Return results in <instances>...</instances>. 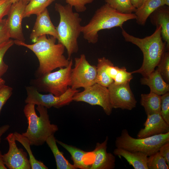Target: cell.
<instances>
[{
	"mask_svg": "<svg viewBox=\"0 0 169 169\" xmlns=\"http://www.w3.org/2000/svg\"><path fill=\"white\" fill-rule=\"evenodd\" d=\"M56 39L53 36L47 38L46 35H44L32 44L14 40V44L28 48L37 57L39 65L36 72L37 77L57 68L66 67L69 64L71 59L64 56L65 48L60 43L56 44Z\"/></svg>",
	"mask_w": 169,
	"mask_h": 169,
	"instance_id": "6da1fadb",
	"label": "cell"
},
{
	"mask_svg": "<svg viewBox=\"0 0 169 169\" xmlns=\"http://www.w3.org/2000/svg\"><path fill=\"white\" fill-rule=\"evenodd\" d=\"M121 34L125 41L138 47L141 51L143 60L141 68L131 73H138L146 77L153 72L158 65L164 53L167 50L166 44L162 39L161 26H157L151 35L143 38L135 37L130 34L123 28Z\"/></svg>",
	"mask_w": 169,
	"mask_h": 169,
	"instance_id": "7a4b0ae2",
	"label": "cell"
},
{
	"mask_svg": "<svg viewBox=\"0 0 169 169\" xmlns=\"http://www.w3.org/2000/svg\"><path fill=\"white\" fill-rule=\"evenodd\" d=\"M54 8L60 16L59 24L56 27L58 43L62 44L67 50L68 59L79 50L78 38L82 33V19L79 13L74 12L73 7L69 4L63 5L56 3Z\"/></svg>",
	"mask_w": 169,
	"mask_h": 169,
	"instance_id": "3957f363",
	"label": "cell"
},
{
	"mask_svg": "<svg viewBox=\"0 0 169 169\" xmlns=\"http://www.w3.org/2000/svg\"><path fill=\"white\" fill-rule=\"evenodd\" d=\"M136 18L134 13H120L106 3L96 10L86 25L82 26L81 33L89 43L95 44L98 41L100 31L115 27L121 28L125 22Z\"/></svg>",
	"mask_w": 169,
	"mask_h": 169,
	"instance_id": "277c9868",
	"label": "cell"
},
{
	"mask_svg": "<svg viewBox=\"0 0 169 169\" xmlns=\"http://www.w3.org/2000/svg\"><path fill=\"white\" fill-rule=\"evenodd\" d=\"M35 105L27 103L23 112L27 118L28 126L26 131L22 134L29 141L31 146H39L43 145L47 138L58 130L56 125L51 124L47 108L38 105L36 109L39 113L38 116L35 110Z\"/></svg>",
	"mask_w": 169,
	"mask_h": 169,
	"instance_id": "5b68a950",
	"label": "cell"
},
{
	"mask_svg": "<svg viewBox=\"0 0 169 169\" xmlns=\"http://www.w3.org/2000/svg\"><path fill=\"white\" fill-rule=\"evenodd\" d=\"M168 142H169V132L136 138L131 136L128 130L124 129L120 135L116 138L115 144L116 148L141 152L148 156L158 151L161 146Z\"/></svg>",
	"mask_w": 169,
	"mask_h": 169,
	"instance_id": "8992f818",
	"label": "cell"
},
{
	"mask_svg": "<svg viewBox=\"0 0 169 169\" xmlns=\"http://www.w3.org/2000/svg\"><path fill=\"white\" fill-rule=\"evenodd\" d=\"M73 64V60L71 59L67 66L59 68L57 71L46 73L32 79L30 82L31 86L39 92H49L56 96L62 95L70 86Z\"/></svg>",
	"mask_w": 169,
	"mask_h": 169,
	"instance_id": "52a82bcc",
	"label": "cell"
},
{
	"mask_svg": "<svg viewBox=\"0 0 169 169\" xmlns=\"http://www.w3.org/2000/svg\"><path fill=\"white\" fill-rule=\"evenodd\" d=\"M96 83L108 87L114 83L121 84L130 83L133 78L131 72L124 67L115 66L110 60L105 57L97 60Z\"/></svg>",
	"mask_w": 169,
	"mask_h": 169,
	"instance_id": "ba28073f",
	"label": "cell"
},
{
	"mask_svg": "<svg viewBox=\"0 0 169 169\" xmlns=\"http://www.w3.org/2000/svg\"><path fill=\"white\" fill-rule=\"evenodd\" d=\"M26 89L27 96L25 102L26 104L31 103L35 105H41L47 109L52 107L59 108L69 105L73 101L74 94L79 91L69 87L64 93L56 96L50 93L41 94L31 85L27 86Z\"/></svg>",
	"mask_w": 169,
	"mask_h": 169,
	"instance_id": "9c48e42d",
	"label": "cell"
},
{
	"mask_svg": "<svg viewBox=\"0 0 169 169\" xmlns=\"http://www.w3.org/2000/svg\"><path fill=\"white\" fill-rule=\"evenodd\" d=\"M96 66L90 64L86 59L85 54H82L74 59V65L71 70V83L72 89H84L96 83Z\"/></svg>",
	"mask_w": 169,
	"mask_h": 169,
	"instance_id": "30bf717a",
	"label": "cell"
},
{
	"mask_svg": "<svg viewBox=\"0 0 169 169\" xmlns=\"http://www.w3.org/2000/svg\"><path fill=\"white\" fill-rule=\"evenodd\" d=\"M84 89L83 91L74 94L73 101L100 106L107 115H111L113 108L110 103L107 87L95 83Z\"/></svg>",
	"mask_w": 169,
	"mask_h": 169,
	"instance_id": "8fae6325",
	"label": "cell"
},
{
	"mask_svg": "<svg viewBox=\"0 0 169 169\" xmlns=\"http://www.w3.org/2000/svg\"><path fill=\"white\" fill-rule=\"evenodd\" d=\"M129 83L121 84L113 83L108 87L110 102L113 109L131 110L136 107L137 101Z\"/></svg>",
	"mask_w": 169,
	"mask_h": 169,
	"instance_id": "7c38bea8",
	"label": "cell"
},
{
	"mask_svg": "<svg viewBox=\"0 0 169 169\" xmlns=\"http://www.w3.org/2000/svg\"><path fill=\"white\" fill-rule=\"evenodd\" d=\"M5 139L8 143L9 149L7 153L3 155V158L7 167L9 169H31L27 153L17 146L14 133L8 134Z\"/></svg>",
	"mask_w": 169,
	"mask_h": 169,
	"instance_id": "4fadbf2b",
	"label": "cell"
},
{
	"mask_svg": "<svg viewBox=\"0 0 169 169\" xmlns=\"http://www.w3.org/2000/svg\"><path fill=\"white\" fill-rule=\"evenodd\" d=\"M26 5L22 1L12 4L6 18L10 38L24 42L22 22Z\"/></svg>",
	"mask_w": 169,
	"mask_h": 169,
	"instance_id": "5bb4252c",
	"label": "cell"
},
{
	"mask_svg": "<svg viewBox=\"0 0 169 169\" xmlns=\"http://www.w3.org/2000/svg\"><path fill=\"white\" fill-rule=\"evenodd\" d=\"M46 35H50L58 39V34L56 27L51 21L47 8L37 15L30 38L33 42L35 43L39 37Z\"/></svg>",
	"mask_w": 169,
	"mask_h": 169,
	"instance_id": "9a60e30c",
	"label": "cell"
},
{
	"mask_svg": "<svg viewBox=\"0 0 169 169\" xmlns=\"http://www.w3.org/2000/svg\"><path fill=\"white\" fill-rule=\"evenodd\" d=\"M108 137L107 136L101 143H96L92 151L94 160L90 169H113L115 166V157L111 153L107 151Z\"/></svg>",
	"mask_w": 169,
	"mask_h": 169,
	"instance_id": "2e32d148",
	"label": "cell"
},
{
	"mask_svg": "<svg viewBox=\"0 0 169 169\" xmlns=\"http://www.w3.org/2000/svg\"><path fill=\"white\" fill-rule=\"evenodd\" d=\"M137 135V138L146 137L155 135L169 132V125L163 119L160 114L147 115L144 124Z\"/></svg>",
	"mask_w": 169,
	"mask_h": 169,
	"instance_id": "e0dca14e",
	"label": "cell"
},
{
	"mask_svg": "<svg viewBox=\"0 0 169 169\" xmlns=\"http://www.w3.org/2000/svg\"><path fill=\"white\" fill-rule=\"evenodd\" d=\"M56 142L62 146L70 154L75 168L81 169H90L94 160L92 151L87 152L74 146L56 140Z\"/></svg>",
	"mask_w": 169,
	"mask_h": 169,
	"instance_id": "ac0fdd59",
	"label": "cell"
},
{
	"mask_svg": "<svg viewBox=\"0 0 169 169\" xmlns=\"http://www.w3.org/2000/svg\"><path fill=\"white\" fill-rule=\"evenodd\" d=\"M152 24L161 26L163 40L166 44L167 50L169 49V7L164 5L154 11L149 17Z\"/></svg>",
	"mask_w": 169,
	"mask_h": 169,
	"instance_id": "d6986e66",
	"label": "cell"
},
{
	"mask_svg": "<svg viewBox=\"0 0 169 169\" xmlns=\"http://www.w3.org/2000/svg\"><path fill=\"white\" fill-rule=\"evenodd\" d=\"M140 82L142 84L148 86L151 92L159 95L169 92V84L163 79L157 68L148 76L142 78Z\"/></svg>",
	"mask_w": 169,
	"mask_h": 169,
	"instance_id": "ffe728a7",
	"label": "cell"
},
{
	"mask_svg": "<svg viewBox=\"0 0 169 169\" xmlns=\"http://www.w3.org/2000/svg\"><path fill=\"white\" fill-rule=\"evenodd\" d=\"M113 154L114 155L123 157L135 169H148L147 164L148 156L145 153L116 148L113 151Z\"/></svg>",
	"mask_w": 169,
	"mask_h": 169,
	"instance_id": "44dd1931",
	"label": "cell"
},
{
	"mask_svg": "<svg viewBox=\"0 0 169 169\" xmlns=\"http://www.w3.org/2000/svg\"><path fill=\"white\" fill-rule=\"evenodd\" d=\"M164 5L163 0H145L140 7L136 8L135 12L137 23L139 25H144L151 14L158 8Z\"/></svg>",
	"mask_w": 169,
	"mask_h": 169,
	"instance_id": "7402d4cb",
	"label": "cell"
},
{
	"mask_svg": "<svg viewBox=\"0 0 169 169\" xmlns=\"http://www.w3.org/2000/svg\"><path fill=\"white\" fill-rule=\"evenodd\" d=\"M140 104L147 115L160 114L161 109V95L153 92L141 94Z\"/></svg>",
	"mask_w": 169,
	"mask_h": 169,
	"instance_id": "603a6c76",
	"label": "cell"
},
{
	"mask_svg": "<svg viewBox=\"0 0 169 169\" xmlns=\"http://www.w3.org/2000/svg\"><path fill=\"white\" fill-rule=\"evenodd\" d=\"M56 139L54 135L49 136L46 142L50 148L54 157L57 169H76L73 165L71 164L66 159L63 153L59 149L56 144Z\"/></svg>",
	"mask_w": 169,
	"mask_h": 169,
	"instance_id": "cb8c5ba5",
	"label": "cell"
},
{
	"mask_svg": "<svg viewBox=\"0 0 169 169\" xmlns=\"http://www.w3.org/2000/svg\"><path fill=\"white\" fill-rule=\"evenodd\" d=\"M16 141L20 143L25 148L29 156L31 169H48V167L42 161L36 159L32 151L29 140L22 134L17 131L13 133Z\"/></svg>",
	"mask_w": 169,
	"mask_h": 169,
	"instance_id": "d4e9b609",
	"label": "cell"
},
{
	"mask_svg": "<svg viewBox=\"0 0 169 169\" xmlns=\"http://www.w3.org/2000/svg\"><path fill=\"white\" fill-rule=\"evenodd\" d=\"M55 0H30L25 6L24 18L36 15L44 11Z\"/></svg>",
	"mask_w": 169,
	"mask_h": 169,
	"instance_id": "484cf974",
	"label": "cell"
},
{
	"mask_svg": "<svg viewBox=\"0 0 169 169\" xmlns=\"http://www.w3.org/2000/svg\"><path fill=\"white\" fill-rule=\"evenodd\" d=\"M106 3L118 11L124 13H135L136 8L131 0H104Z\"/></svg>",
	"mask_w": 169,
	"mask_h": 169,
	"instance_id": "4316f807",
	"label": "cell"
},
{
	"mask_svg": "<svg viewBox=\"0 0 169 169\" xmlns=\"http://www.w3.org/2000/svg\"><path fill=\"white\" fill-rule=\"evenodd\" d=\"M147 164L148 169H169V165L158 151L148 156Z\"/></svg>",
	"mask_w": 169,
	"mask_h": 169,
	"instance_id": "83f0119b",
	"label": "cell"
},
{
	"mask_svg": "<svg viewBox=\"0 0 169 169\" xmlns=\"http://www.w3.org/2000/svg\"><path fill=\"white\" fill-rule=\"evenodd\" d=\"M14 44V40L9 39L0 45V77L7 72L8 66L4 62L3 58L7 51Z\"/></svg>",
	"mask_w": 169,
	"mask_h": 169,
	"instance_id": "f1b7e54d",
	"label": "cell"
},
{
	"mask_svg": "<svg viewBox=\"0 0 169 169\" xmlns=\"http://www.w3.org/2000/svg\"><path fill=\"white\" fill-rule=\"evenodd\" d=\"M157 68L165 81L169 83V52L165 51L164 53Z\"/></svg>",
	"mask_w": 169,
	"mask_h": 169,
	"instance_id": "f546056e",
	"label": "cell"
},
{
	"mask_svg": "<svg viewBox=\"0 0 169 169\" xmlns=\"http://www.w3.org/2000/svg\"><path fill=\"white\" fill-rule=\"evenodd\" d=\"M161 109L160 114L163 119L169 125V93L161 95Z\"/></svg>",
	"mask_w": 169,
	"mask_h": 169,
	"instance_id": "4dcf8cb0",
	"label": "cell"
},
{
	"mask_svg": "<svg viewBox=\"0 0 169 169\" xmlns=\"http://www.w3.org/2000/svg\"><path fill=\"white\" fill-rule=\"evenodd\" d=\"M13 88L5 84L0 85V115L2 109L12 95Z\"/></svg>",
	"mask_w": 169,
	"mask_h": 169,
	"instance_id": "1f68e13d",
	"label": "cell"
},
{
	"mask_svg": "<svg viewBox=\"0 0 169 169\" xmlns=\"http://www.w3.org/2000/svg\"><path fill=\"white\" fill-rule=\"evenodd\" d=\"M94 0H66V2L74 8L77 12H83L86 9V5L92 3Z\"/></svg>",
	"mask_w": 169,
	"mask_h": 169,
	"instance_id": "d6a6232c",
	"label": "cell"
},
{
	"mask_svg": "<svg viewBox=\"0 0 169 169\" xmlns=\"http://www.w3.org/2000/svg\"><path fill=\"white\" fill-rule=\"evenodd\" d=\"M10 38L7 26L6 18L3 19L0 23V45Z\"/></svg>",
	"mask_w": 169,
	"mask_h": 169,
	"instance_id": "836d02e7",
	"label": "cell"
},
{
	"mask_svg": "<svg viewBox=\"0 0 169 169\" xmlns=\"http://www.w3.org/2000/svg\"><path fill=\"white\" fill-rule=\"evenodd\" d=\"M12 4L11 0H0V23L7 15Z\"/></svg>",
	"mask_w": 169,
	"mask_h": 169,
	"instance_id": "e575fe53",
	"label": "cell"
},
{
	"mask_svg": "<svg viewBox=\"0 0 169 169\" xmlns=\"http://www.w3.org/2000/svg\"><path fill=\"white\" fill-rule=\"evenodd\" d=\"M158 151L165 159L167 164L169 165V142L162 145Z\"/></svg>",
	"mask_w": 169,
	"mask_h": 169,
	"instance_id": "d590c367",
	"label": "cell"
},
{
	"mask_svg": "<svg viewBox=\"0 0 169 169\" xmlns=\"http://www.w3.org/2000/svg\"><path fill=\"white\" fill-rule=\"evenodd\" d=\"M9 128L10 125L8 124L3 125L0 127V144L1 142L2 136L9 130Z\"/></svg>",
	"mask_w": 169,
	"mask_h": 169,
	"instance_id": "8d00e7d4",
	"label": "cell"
},
{
	"mask_svg": "<svg viewBox=\"0 0 169 169\" xmlns=\"http://www.w3.org/2000/svg\"><path fill=\"white\" fill-rule=\"evenodd\" d=\"M145 0H131L133 5L136 8L140 7Z\"/></svg>",
	"mask_w": 169,
	"mask_h": 169,
	"instance_id": "74e56055",
	"label": "cell"
},
{
	"mask_svg": "<svg viewBox=\"0 0 169 169\" xmlns=\"http://www.w3.org/2000/svg\"><path fill=\"white\" fill-rule=\"evenodd\" d=\"M7 168L5 166L3 158L2 151H0V169H7Z\"/></svg>",
	"mask_w": 169,
	"mask_h": 169,
	"instance_id": "f35d334b",
	"label": "cell"
},
{
	"mask_svg": "<svg viewBox=\"0 0 169 169\" xmlns=\"http://www.w3.org/2000/svg\"><path fill=\"white\" fill-rule=\"evenodd\" d=\"M29 0H11L12 4L19 1H22L26 4H27L28 3Z\"/></svg>",
	"mask_w": 169,
	"mask_h": 169,
	"instance_id": "ab89813d",
	"label": "cell"
},
{
	"mask_svg": "<svg viewBox=\"0 0 169 169\" xmlns=\"http://www.w3.org/2000/svg\"><path fill=\"white\" fill-rule=\"evenodd\" d=\"M5 81L2 77H0V85L5 84Z\"/></svg>",
	"mask_w": 169,
	"mask_h": 169,
	"instance_id": "60d3db41",
	"label": "cell"
},
{
	"mask_svg": "<svg viewBox=\"0 0 169 169\" xmlns=\"http://www.w3.org/2000/svg\"><path fill=\"white\" fill-rule=\"evenodd\" d=\"M165 5L169 6V0H163Z\"/></svg>",
	"mask_w": 169,
	"mask_h": 169,
	"instance_id": "b9f144b4",
	"label": "cell"
}]
</instances>
